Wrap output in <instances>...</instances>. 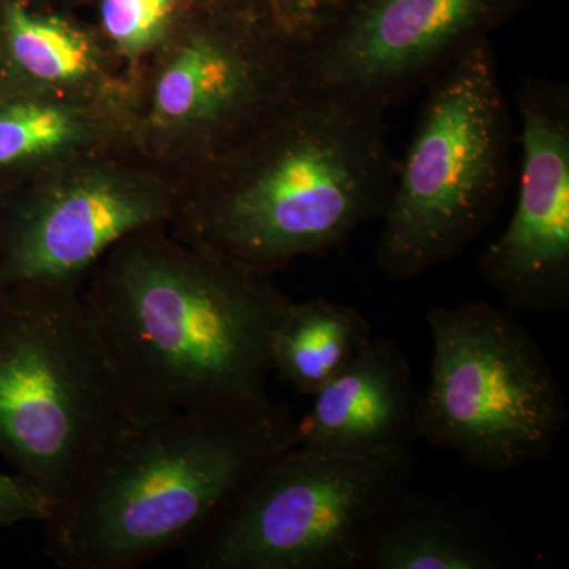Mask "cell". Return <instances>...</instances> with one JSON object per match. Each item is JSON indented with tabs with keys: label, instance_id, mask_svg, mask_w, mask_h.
<instances>
[{
	"label": "cell",
	"instance_id": "cell-1",
	"mask_svg": "<svg viewBox=\"0 0 569 569\" xmlns=\"http://www.w3.org/2000/svg\"><path fill=\"white\" fill-rule=\"evenodd\" d=\"M81 291L119 381L126 418L271 406L277 326L291 299L252 274L146 228Z\"/></svg>",
	"mask_w": 569,
	"mask_h": 569
},
{
	"label": "cell",
	"instance_id": "cell-2",
	"mask_svg": "<svg viewBox=\"0 0 569 569\" xmlns=\"http://www.w3.org/2000/svg\"><path fill=\"white\" fill-rule=\"evenodd\" d=\"M209 167L179 217L183 244L269 277L381 220L397 159L387 111L305 93Z\"/></svg>",
	"mask_w": 569,
	"mask_h": 569
},
{
	"label": "cell",
	"instance_id": "cell-3",
	"mask_svg": "<svg viewBox=\"0 0 569 569\" xmlns=\"http://www.w3.org/2000/svg\"><path fill=\"white\" fill-rule=\"evenodd\" d=\"M301 440L284 403L123 418L41 523L62 569H133L186 550Z\"/></svg>",
	"mask_w": 569,
	"mask_h": 569
},
{
	"label": "cell",
	"instance_id": "cell-4",
	"mask_svg": "<svg viewBox=\"0 0 569 569\" xmlns=\"http://www.w3.org/2000/svg\"><path fill=\"white\" fill-rule=\"evenodd\" d=\"M518 134L488 41L427 86L381 217L376 261L395 282L455 260L496 222Z\"/></svg>",
	"mask_w": 569,
	"mask_h": 569
},
{
	"label": "cell",
	"instance_id": "cell-5",
	"mask_svg": "<svg viewBox=\"0 0 569 569\" xmlns=\"http://www.w3.org/2000/svg\"><path fill=\"white\" fill-rule=\"evenodd\" d=\"M123 418L118 370L81 291L0 288V456L52 509Z\"/></svg>",
	"mask_w": 569,
	"mask_h": 569
},
{
	"label": "cell",
	"instance_id": "cell-6",
	"mask_svg": "<svg viewBox=\"0 0 569 569\" xmlns=\"http://www.w3.org/2000/svg\"><path fill=\"white\" fill-rule=\"evenodd\" d=\"M419 433L463 463L508 473L548 459L568 422L567 397L533 335L507 307L436 306Z\"/></svg>",
	"mask_w": 569,
	"mask_h": 569
},
{
	"label": "cell",
	"instance_id": "cell-7",
	"mask_svg": "<svg viewBox=\"0 0 569 569\" xmlns=\"http://www.w3.org/2000/svg\"><path fill=\"white\" fill-rule=\"evenodd\" d=\"M411 449L295 447L183 550L192 569H366L373 535L413 477Z\"/></svg>",
	"mask_w": 569,
	"mask_h": 569
},
{
	"label": "cell",
	"instance_id": "cell-8",
	"mask_svg": "<svg viewBox=\"0 0 569 569\" xmlns=\"http://www.w3.org/2000/svg\"><path fill=\"white\" fill-rule=\"evenodd\" d=\"M515 0H362L298 44L302 89L388 111L488 41Z\"/></svg>",
	"mask_w": 569,
	"mask_h": 569
},
{
	"label": "cell",
	"instance_id": "cell-9",
	"mask_svg": "<svg viewBox=\"0 0 569 569\" xmlns=\"http://www.w3.org/2000/svg\"><path fill=\"white\" fill-rule=\"evenodd\" d=\"M176 212L159 183L116 168H74L0 219V288L81 291L84 277L123 239Z\"/></svg>",
	"mask_w": 569,
	"mask_h": 569
},
{
	"label": "cell",
	"instance_id": "cell-10",
	"mask_svg": "<svg viewBox=\"0 0 569 569\" xmlns=\"http://www.w3.org/2000/svg\"><path fill=\"white\" fill-rule=\"evenodd\" d=\"M520 167L511 220L478 271L516 316L569 307V91L527 78L518 93Z\"/></svg>",
	"mask_w": 569,
	"mask_h": 569
},
{
	"label": "cell",
	"instance_id": "cell-11",
	"mask_svg": "<svg viewBox=\"0 0 569 569\" xmlns=\"http://www.w3.org/2000/svg\"><path fill=\"white\" fill-rule=\"evenodd\" d=\"M299 418V447L336 455L411 449L421 438V392L402 348L372 337Z\"/></svg>",
	"mask_w": 569,
	"mask_h": 569
},
{
	"label": "cell",
	"instance_id": "cell-12",
	"mask_svg": "<svg viewBox=\"0 0 569 569\" xmlns=\"http://www.w3.org/2000/svg\"><path fill=\"white\" fill-rule=\"evenodd\" d=\"M511 549L488 515L407 486L373 535L366 569H500Z\"/></svg>",
	"mask_w": 569,
	"mask_h": 569
},
{
	"label": "cell",
	"instance_id": "cell-13",
	"mask_svg": "<svg viewBox=\"0 0 569 569\" xmlns=\"http://www.w3.org/2000/svg\"><path fill=\"white\" fill-rule=\"evenodd\" d=\"M355 307L318 298L284 310L271 346V369L291 388L316 396L372 339Z\"/></svg>",
	"mask_w": 569,
	"mask_h": 569
},
{
	"label": "cell",
	"instance_id": "cell-14",
	"mask_svg": "<svg viewBox=\"0 0 569 569\" xmlns=\"http://www.w3.org/2000/svg\"><path fill=\"white\" fill-rule=\"evenodd\" d=\"M0 36L11 69L32 89L77 96L102 77V56L84 32L18 0L3 7Z\"/></svg>",
	"mask_w": 569,
	"mask_h": 569
},
{
	"label": "cell",
	"instance_id": "cell-15",
	"mask_svg": "<svg viewBox=\"0 0 569 569\" xmlns=\"http://www.w3.org/2000/svg\"><path fill=\"white\" fill-rule=\"evenodd\" d=\"M0 97V170L56 162L89 148L108 130L104 111L50 91Z\"/></svg>",
	"mask_w": 569,
	"mask_h": 569
},
{
	"label": "cell",
	"instance_id": "cell-16",
	"mask_svg": "<svg viewBox=\"0 0 569 569\" xmlns=\"http://www.w3.org/2000/svg\"><path fill=\"white\" fill-rule=\"evenodd\" d=\"M179 0H100L103 31L122 56L141 58L167 36Z\"/></svg>",
	"mask_w": 569,
	"mask_h": 569
},
{
	"label": "cell",
	"instance_id": "cell-17",
	"mask_svg": "<svg viewBox=\"0 0 569 569\" xmlns=\"http://www.w3.org/2000/svg\"><path fill=\"white\" fill-rule=\"evenodd\" d=\"M348 0H271L269 28L296 44L305 43L336 20Z\"/></svg>",
	"mask_w": 569,
	"mask_h": 569
},
{
	"label": "cell",
	"instance_id": "cell-18",
	"mask_svg": "<svg viewBox=\"0 0 569 569\" xmlns=\"http://www.w3.org/2000/svg\"><path fill=\"white\" fill-rule=\"evenodd\" d=\"M51 503L36 485L21 473L0 471V530L21 523H43L50 518Z\"/></svg>",
	"mask_w": 569,
	"mask_h": 569
}]
</instances>
